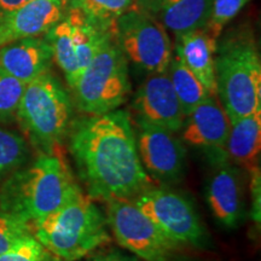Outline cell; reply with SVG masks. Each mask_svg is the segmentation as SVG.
<instances>
[{"label": "cell", "instance_id": "5b68a950", "mask_svg": "<svg viewBox=\"0 0 261 261\" xmlns=\"http://www.w3.org/2000/svg\"><path fill=\"white\" fill-rule=\"evenodd\" d=\"M71 115L69 94L50 71L25 84L17 117L44 152L54 151L68 136Z\"/></svg>", "mask_w": 261, "mask_h": 261}, {"label": "cell", "instance_id": "484cf974", "mask_svg": "<svg viewBox=\"0 0 261 261\" xmlns=\"http://www.w3.org/2000/svg\"><path fill=\"white\" fill-rule=\"evenodd\" d=\"M32 234L31 225L0 208V255Z\"/></svg>", "mask_w": 261, "mask_h": 261}, {"label": "cell", "instance_id": "f1b7e54d", "mask_svg": "<svg viewBox=\"0 0 261 261\" xmlns=\"http://www.w3.org/2000/svg\"><path fill=\"white\" fill-rule=\"evenodd\" d=\"M32 2H34V0H0V15L9 14V12Z\"/></svg>", "mask_w": 261, "mask_h": 261}, {"label": "cell", "instance_id": "ffe728a7", "mask_svg": "<svg viewBox=\"0 0 261 261\" xmlns=\"http://www.w3.org/2000/svg\"><path fill=\"white\" fill-rule=\"evenodd\" d=\"M167 74L185 116L211 97L201 81L175 54H173L171 63L167 68Z\"/></svg>", "mask_w": 261, "mask_h": 261}, {"label": "cell", "instance_id": "ac0fdd59", "mask_svg": "<svg viewBox=\"0 0 261 261\" xmlns=\"http://www.w3.org/2000/svg\"><path fill=\"white\" fill-rule=\"evenodd\" d=\"M261 150V110L231 122L224 152L236 165L252 168Z\"/></svg>", "mask_w": 261, "mask_h": 261}, {"label": "cell", "instance_id": "4fadbf2b", "mask_svg": "<svg viewBox=\"0 0 261 261\" xmlns=\"http://www.w3.org/2000/svg\"><path fill=\"white\" fill-rule=\"evenodd\" d=\"M231 122L215 97H208L184 119L181 140L198 149L224 151Z\"/></svg>", "mask_w": 261, "mask_h": 261}, {"label": "cell", "instance_id": "cb8c5ba5", "mask_svg": "<svg viewBox=\"0 0 261 261\" xmlns=\"http://www.w3.org/2000/svg\"><path fill=\"white\" fill-rule=\"evenodd\" d=\"M249 0H213L210 19L203 28L212 38L219 40L225 25L236 17Z\"/></svg>", "mask_w": 261, "mask_h": 261}, {"label": "cell", "instance_id": "6da1fadb", "mask_svg": "<svg viewBox=\"0 0 261 261\" xmlns=\"http://www.w3.org/2000/svg\"><path fill=\"white\" fill-rule=\"evenodd\" d=\"M69 149L87 195L92 198H132L149 188L135 128L125 110L87 115L75 122Z\"/></svg>", "mask_w": 261, "mask_h": 261}, {"label": "cell", "instance_id": "9c48e42d", "mask_svg": "<svg viewBox=\"0 0 261 261\" xmlns=\"http://www.w3.org/2000/svg\"><path fill=\"white\" fill-rule=\"evenodd\" d=\"M132 200L177 246L201 247L205 242L207 232L200 215L194 204L179 192L165 188H146Z\"/></svg>", "mask_w": 261, "mask_h": 261}, {"label": "cell", "instance_id": "603a6c76", "mask_svg": "<svg viewBox=\"0 0 261 261\" xmlns=\"http://www.w3.org/2000/svg\"><path fill=\"white\" fill-rule=\"evenodd\" d=\"M25 84L0 68V121L8 122L17 116Z\"/></svg>", "mask_w": 261, "mask_h": 261}, {"label": "cell", "instance_id": "30bf717a", "mask_svg": "<svg viewBox=\"0 0 261 261\" xmlns=\"http://www.w3.org/2000/svg\"><path fill=\"white\" fill-rule=\"evenodd\" d=\"M137 150L145 173L161 182H175L187 167V149L175 133L137 117Z\"/></svg>", "mask_w": 261, "mask_h": 261}, {"label": "cell", "instance_id": "277c9868", "mask_svg": "<svg viewBox=\"0 0 261 261\" xmlns=\"http://www.w3.org/2000/svg\"><path fill=\"white\" fill-rule=\"evenodd\" d=\"M215 80L230 122L261 110V57L249 31H234L218 40Z\"/></svg>", "mask_w": 261, "mask_h": 261}, {"label": "cell", "instance_id": "3957f363", "mask_svg": "<svg viewBox=\"0 0 261 261\" xmlns=\"http://www.w3.org/2000/svg\"><path fill=\"white\" fill-rule=\"evenodd\" d=\"M107 215L80 190L33 224V234L61 261H79L110 242Z\"/></svg>", "mask_w": 261, "mask_h": 261}, {"label": "cell", "instance_id": "52a82bcc", "mask_svg": "<svg viewBox=\"0 0 261 261\" xmlns=\"http://www.w3.org/2000/svg\"><path fill=\"white\" fill-rule=\"evenodd\" d=\"M112 35L126 60L138 69L149 75L167 71L172 41L166 28L148 11L130 6L115 19Z\"/></svg>", "mask_w": 261, "mask_h": 261}, {"label": "cell", "instance_id": "d4e9b609", "mask_svg": "<svg viewBox=\"0 0 261 261\" xmlns=\"http://www.w3.org/2000/svg\"><path fill=\"white\" fill-rule=\"evenodd\" d=\"M0 261H61L39 242L34 234L22 241L0 255Z\"/></svg>", "mask_w": 261, "mask_h": 261}, {"label": "cell", "instance_id": "7a4b0ae2", "mask_svg": "<svg viewBox=\"0 0 261 261\" xmlns=\"http://www.w3.org/2000/svg\"><path fill=\"white\" fill-rule=\"evenodd\" d=\"M80 189L67 160L55 149L5 181L0 190V208L33 226Z\"/></svg>", "mask_w": 261, "mask_h": 261}, {"label": "cell", "instance_id": "7402d4cb", "mask_svg": "<svg viewBox=\"0 0 261 261\" xmlns=\"http://www.w3.org/2000/svg\"><path fill=\"white\" fill-rule=\"evenodd\" d=\"M27 158L25 140L17 133L0 127V179L18 168Z\"/></svg>", "mask_w": 261, "mask_h": 261}, {"label": "cell", "instance_id": "d6986e66", "mask_svg": "<svg viewBox=\"0 0 261 261\" xmlns=\"http://www.w3.org/2000/svg\"><path fill=\"white\" fill-rule=\"evenodd\" d=\"M45 38L52 47L54 61L64 73L68 86L73 89L80 76V69L75 50L73 27L69 18L64 16L63 19L45 34Z\"/></svg>", "mask_w": 261, "mask_h": 261}, {"label": "cell", "instance_id": "2e32d148", "mask_svg": "<svg viewBox=\"0 0 261 261\" xmlns=\"http://www.w3.org/2000/svg\"><path fill=\"white\" fill-rule=\"evenodd\" d=\"M218 40L202 29L175 35L174 54L201 81L212 97H217L215 52Z\"/></svg>", "mask_w": 261, "mask_h": 261}, {"label": "cell", "instance_id": "8fae6325", "mask_svg": "<svg viewBox=\"0 0 261 261\" xmlns=\"http://www.w3.org/2000/svg\"><path fill=\"white\" fill-rule=\"evenodd\" d=\"M137 117L172 133L180 132L184 112L167 71L150 74L137 91L133 100Z\"/></svg>", "mask_w": 261, "mask_h": 261}, {"label": "cell", "instance_id": "5bb4252c", "mask_svg": "<svg viewBox=\"0 0 261 261\" xmlns=\"http://www.w3.org/2000/svg\"><path fill=\"white\" fill-rule=\"evenodd\" d=\"M52 61V47L45 37L21 39L0 47V68L24 84L47 73Z\"/></svg>", "mask_w": 261, "mask_h": 261}, {"label": "cell", "instance_id": "e0dca14e", "mask_svg": "<svg viewBox=\"0 0 261 261\" xmlns=\"http://www.w3.org/2000/svg\"><path fill=\"white\" fill-rule=\"evenodd\" d=\"M213 0H149L148 11L175 35L205 27Z\"/></svg>", "mask_w": 261, "mask_h": 261}, {"label": "cell", "instance_id": "83f0119b", "mask_svg": "<svg viewBox=\"0 0 261 261\" xmlns=\"http://www.w3.org/2000/svg\"><path fill=\"white\" fill-rule=\"evenodd\" d=\"M87 261H138L136 257L128 256L117 250H110V252L99 253L96 255L91 256Z\"/></svg>", "mask_w": 261, "mask_h": 261}, {"label": "cell", "instance_id": "ba28073f", "mask_svg": "<svg viewBox=\"0 0 261 261\" xmlns=\"http://www.w3.org/2000/svg\"><path fill=\"white\" fill-rule=\"evenodd\" d=\"M107 220L116 242L144 261H169L178 246L137 207L132 198L107 200Z\"/></svg>", "mask_w": 261, "mask_h": 261}, {"label": "cell", "instance_id": "44dd1931", "mask_svg": "<svg viewBox=\"0 0 261 261\" xmlns=\"http://www.w3.org/2000/svg\"><path fill=\"white\" fill-rule=\"evenodd\" d=\"M135 0H68V4L80 9L93 23L112 32L115 19L132 6Z\"/></svg>", "mask_w": 261, "mask_h": 261}, {"label": "cell", "instance_id": "4316f807", "mask_svg": "<svg viewBox=\"0 0 261 261\" xmlns=\"http://www.w3.org/2000/svg\"><path fill=\"white\" fill-rule=\"evenodd\" d=\"M250 169V194H252V218L259 225L261 218V174L260 166L255 165Z\"/></svg>", "mask_w": 261, "mask_h": 261}, {"label": "cell", "instance_id": "7c38bea8", "mask_svg": "<svg viewBox=\"0 0 261 261\" xmlns=\"http://www.w3.org/2000/svg\"><path fill=\"white\" fill-rule=\"evenodd\" d=\"M68 0H34L0 15V47L21 39L45 35L63 19Z\"/></svg>", "mask_w": 261, "mask_h": 261}, {"label": "cell", "instance_id": "8992f818", "mask_svg": "<svg viewBox=\"0 0 261 261\" xmlns=\"http://www.w3.org/2000/svg\"><path fill=\"white\" fill-rule=\"evenodd\" d=\"M75 102L86 115L119 109L128 98V61L113 35L102 45L71 89Z\"/></svg>", "mask_w": 261, "mask_h": 261}, {"label": "cell", "instance_id": "9a60e30c", "mask_svg": "<svg viewBox=\"0 0 261 261\" xmlns=\"http://www.w3.org/2000/svg\"><path fill=\"white\" fill-rule=\"evenodd\" d=\"M207 202L218 223L236 228L243 218V190L240 173L233 166L221 163L207 187Z\"/></svg>", "mask_w": 261, "mask_h": 261}]
</instances>
